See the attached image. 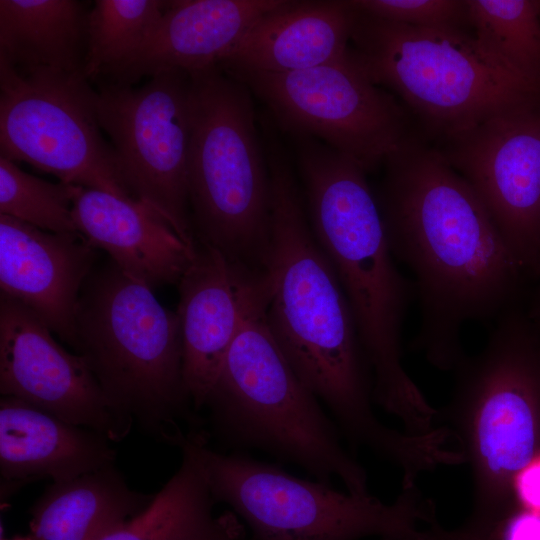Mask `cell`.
Listing matches in <instances>:
<instances>
[{"label":"cell","mask_w":540,"mask_h":540,"mask_svg":"<svg viewBox=\"0 0 540 540\" xmlns=\"http://www.w3.org/2000/svg\"><path fill=\"white\" fill-rule=\"evenodd\" d=\"M376 196L396 260L414 277V347L456 363L461 330L515 307L526 273L468 182L413 134L383 163Z\"/></svg>","instance_id":"6da1fadb"},{"label":"cell","mask_w":540,"mask_h":540,"mask_svg":"<svg viewBox=\"0 0 540 540\" xmlns=\"http://www.w3.org/2000/svg\"><path fill=\"white\" fill-rule=\"evenodd\" d=\"M272 186L267 326L305 387L355 443L376 450L391 431L371 411L369 363L338 278L311 229L295 166L276 131L264 134Z\"/></svg>","instance_id":"7a4b0ae2"},{"label":"cell","mask_w":540,"mask_h":540,"mask_svg":"<svg viewBox=\"0 0 540 540\" xmlns=\"http://www.w3.org/2000/svg\"><path fill=\"white\" fill-rule=\"evenodd\" d=\"M290 138L311 229L374 372L373 396L390 411H407L422 401L401 364L402 328L415 290L396 265L367 173L315 138Z\"/></svg>","instance_id":"3957f363"},{"label":"cell","mask_w":540,"mask_h":540,"mask_svg":"<svg viewBox=\"0 0 540 540\" xmlns=\"http://www.w3.org/2000/svg\"><path fill=\"white\" fill-rule=\"evenodd\" d=\"M74 351L115 408L156 439L175 446L182 423L200 424L184 382L176 311L111 260L82 286Z\"/></svg>","instance_id":"277c9868"},{"label":"cell","mask_w":540,"mask_h":540,"mask_svg":"<svg viewBox=\"0 0 540 540\" xmlns=\"http://www.w3.org/2000/svg\"><path fill=\"white\" fill-rule=\"evenodd\" d=\"M189 73L187 178L195 242L247 271L265 274L272 186L253 93L217 65Z\"/></svg>","instance_id":"5b68a950"},{"label":"cell","mask_w":540,"mask_h":540,"mask_svg":"<svg viewBox=\"0 0 540 540\" xmlns=\"http://www.w3.org/2000/svg\"><path fill=\"white\" fill-rule=\"evenodd\" d=\"M265 306L239 331L207 398L215 435L234 451H262L317 481L330 484L338 477L349 493L367 495L364 470L285 359L267 326Z\"/></svg>","instance_id":"8992f818"},{"label":"cell","mask_w":540,"mask_h":540,"mask_svg":"<svg viewBox=\"0 0 540 540\" xmlns=\"http://www.w3.org/2000/svg\"><path fill=\"white\" fill-rule=\"evenodd\" d=\"M349 49L369 78L399 96L439 141L540 105V88L466 29L413 27L358 12Z\"/></svg>","instance_id":"52a82bcc"},{"label":"cell","mask_w":540,"mask_h":540,"mask_svg":"<svg viewBox=\"0 0 540 540\" xmlns=\"http://www.w3.org/2000/svg\"><path fill=\"white\" fill-rule=\"evenodd\" d=\"M207 439L201 435L198 447L212 497L245 522L253 540H408L414 532L401 502L344 494L245 452L216 451Z\"/></svg>","instance_id":"ba28073f"},{"label":"cell","mask_w":540,"mask_h":540,"mask_svg":"<svg viewBox=\"0 0 540 540\" xmlns=\"http://www.w3.org/2000/svg\"><path fill=\"white\" fill-rule=\"evenodd\" d=\"M231 76L262 100L276 128L315 138L366 173L412 135L395 95L369 78L350 49L341 59L305 70Z\"/></svg>","instance_id":"9c48e42d"},{"label":"cell","mask_w":540,"mask_h":540,"mask_svg":"<svg viewBox=\"0 0 540 540\" xmlns=\"http://www.w3.org/2000/svg\"><path fill=\"white\" fill-rule=\"evenodd\" d=\"M97 122L111 140L128 194L162 216L195 245L188 197L191 76L174 69L141 87L99 83Z\"/></svg>","instance_id":"30bf717a"},{"label":"cell","mask_w":540,"mask_h":540,"mask_svg":"<svg viewBox=\"0 0 540 540\" xmlns=\"http://www.w3.org/2000/svg\"><path fill=\"white\" fill-rule=\"evenodd\" d=\"M83 74L21 73L0 62V151L61 182L132 198L101 134Z\"/></svg>","instance_id":"8fae6325"},{"label":"cell","mask_w":540,"mask_h":540,"mask_svg":"<svg viewBox=\"0 0 540 540\" xmlns=\"http://www.w3.org/2000/svg\"><path fill=\"white\" fill-rule=\"evenodd\" d=\"M439 142L438 150L534 277L540 263V105L493 116Z\"/></svg>","instance_id":"7c38bea8"},{"label":"cell","mask_w":540,"mask_h":540,"mask_svg":"<svg viewBox=\"0 0 540 540\" xmlns=\"http://www.w3.org/2000/svg\"><path fill=\"white\" fill-rule=\"evenodd\" d=\"M0 392L113 442L124 439L133 425L80 355L61 346L33 311L1 294Z\"/></svg>","instance_id":"4fadbf2b"},{"label":"cell","mask_w":540,"mask_h":540,"mask_svg":"<svg viewBox=\"0 0 540 540\" xmlns=\"http://www.w3.org/2000/svg\"><path fill=\"white\" fill-rule=\"evenodd\" d=\"M177 287L184 382L198 411L239 331L266 304V274L247 271L195 242L194 260Z\"/></svg>","instance_id":"5bb4252c"},{"label":"cell","mask_w":540,"mask_h":540,"mask_svg":"<svg viewBox=\"0 0 540 540\" xmlns=\"http://www.w3.org/2000/svg\"><path fill=\"white\" fill-rule=\"evenodd\" d=\"M96 249L80 234H56L0 214L1 295L33 311L73 350L82 286Z\"/></svg>","instance_id":"9a60e30c"},{"label":"cell","mask_w":540,"mask_h":540,"mask_svg":"<svg viewBox=\"0 0 540 540\" xmlns=\"http://www.w3.org/2000/svg\"><path fill=\"white\" fill-rule=\"evenodd\" d=\"M283 0H177L149 39L98 83L132 86L168 70L193 72L218 65L246 31Z\"/></svg>","instance_id":"2e32d148"},{"label":"cell","mask_w":540,"mask_h":540,"mask_svg":"<svg viewBox=\"0 0 540 540\" xmlns=\"http://www.w3.org/2000/svg\"><path fill=\"white\" fill-rule=\"evenodd\" d=\"M72 211L78 232L90 245L152 290L178 285L194 260L195 245L136 199L76 185Z\"/></svg>","instance_id":"e0dca14e"},{"label":"cell","mask_w":540,"mask_h":540,"mask_svg":"<svg viewBox=\"0 0 540 540\" xmlns=\"http://www.w3.org/2000/svg\"><path fill=\"white\" fill-rule=\"evenodd\" d=\"M357 16L351 0H283L217 66L230 75L288 73L336 61L349 51Z\"/></svg>","instance_id":"ac0fdd59"},{"label":"cell","mask_w":540,"mask_h":540,"mask_svg":"<svg viewBox=\"0 0 540 540\" xmlns=\"http://www.w3.org/2000/svg\"><path fill=\"white\" fill-rule=\"evenodd\" d=\"M110 442L21 399L0 400V472L6 482H63L113 465Z\"/></svg>","instance_id":"d6986e66"},{"label":"cell","mask_w":540,"mask_h":540,"mask_svg":"<svg viewBox=\"0 0 540 540\" xmlns=\"http://www.w3.org/2000/svg\"><path fill=\"white\" fill-rule=\"evenodd\" d=\"M201 431L178 441L179 468L141 513L98 540H241L244 525L233 512L215 515L199 453Z\"/></svg>","instance_id":"ffe728a7"},{"label":"cell","mask_w":540,"mask_h":540,"mask_svg":"<svg viewBox=\"0 0 540 540\" xmlns=\"http://www.w3.org/2000/svg\"><path fill=\"white\" fill-rule=\"evenodd\" d=\"M87 19L76 0H0V62L21 73L83 74Z\"/></svg>","instance_id":"44dd1931"},{"label":"cell","mask_w":540,"mask_h":540,"mask_svg":"<svg viewBox=\"0 0 540 540\" xmlns=\"http://www.w3.org/2000/svg\"><path fill=\"white\" fill-rule=\"evenodd\" d=\"M155 495L132 490L114 464L53 482L31 510L33 540H98L145 510Z\"/></svg>","instance_id":"7402d4cb"},{"label":"cell","mask_w":540,"mask_h":540,"mask_svg":"<svg viewBox=\"0 0 540 540\" xmlns=\"http://www.w3.org/2000/svg\"><path fill=\"white\" fill-rule=\"evenodd\" d=\"M161 0H97L88 12L83 75L97 82L132 57L169 6Z\"/></svg>","instance_id":"603a6c76"},{"label":"cell","mask_w":540,"mask_h":540,"mask_svg":"<svg viewBox=\"0 0 540 540\" xmlns=\"http://www.w3.org/2000/svg\"><path fill=\"white\" fill-rule=\"evenodd\" d=\"M472 35L492 56L540 88V19L534 0H466Z\"/></svg>","instance_id":"cb8c5ba5"},{"label":"cell","mask_w":540,"mask_h":540,"mask_svg":"<svg viewBox=\"0 0 540 540\" xmlns=\"http://www.w3.org/2000/svg\"><path fill=\"white\" fill-rule=\"evenodd\" d=\"M75 187L28 174L0 155V214L43 231L80 234L72 211Z\"/></svg>","instance_id":"d4e9b609"},{"label":"cell","mask_w":540,"mask_h":540,"mask_svg":"<svg viewBox=\"0 0 540 540\" xmlns=\"http://www.w3.org/2000/svg\"><path fill=\"white\" fill-rule=\"evenodd\" d=\"M363 14L423 28H460L468 24L466 0H351Z\"/></svg>","instance_id":"484cf974"},{"label":"cell","mask_w":540,"mask_h":540,"mask_svg":"<svg viewBox=\"0 0 540 540\" xmlns=\"http://www.w3.org/2000/svg\"><path fill=\"white\" fill-rule=\"evenodd\" d=\"M516 487L525 506L540 514V455L518 473Z\"/></svg>","instance_id":"4316f807"},{"label":"cell","mask_w":540,"mask_h":540,"mask_svg":"<svg viewBox=\"0 0 540 540\" xmlns=\"http://www.w3.org/2000/svg\"><path fill=\"white\" fill-rule=\"evenodd\" d=\"M505 540H540V514H520L510 523Z\"/></svg>","instance_id":"83f0119b"},{"label":"cell","mask_w":540,"mask_h":540,"mask_svg":"<svg viewBox=\"0 0 540 540\" xmlns=\"http://www.w3.org/2000/svg\"><path fill=\"white\" fill-rule=\"evenodd\" d=\"M534 278L536 280V288L527 312L530 318L540 326V263L534 275Z\"/></svg>","instance_id":"f1b7e54d"},{"label":"cell","mask_w":540,"mask_h":540,"mask_svg":"<svg viewBox=\"0 0 540 540\" xmlns=\"http://www.w3.org/2000/svg\"><path fill=\"white\" fill-rule=\"evenodd\" d=\"M413 540H471V539H466L463 536H455V535L439 533V532H435V533H418L417 532Z\"/></svg>","instance_id":"f546056e"},{"label":"cell","mask_w":540,"mask_h":540,"mask_svg":"<svg viewBox=\"0 0 540 540\" xmlns=\"http://www.w3.org/2000/svg\"><path fill=\"white\" fill-rule=\"evenodd\" d=\"M2 540H33V539L30 536V534H28V535H25V536H16V537L11 538V539H2Z\"/></svg>","instance_id":"4dcf8cb0"},{"label":"cell","mask_w":540,"mask_h":540,"mask_svg":"<svg viewBox=\"0 0 540 540\" xmlns=\"http://www.w3.org/2000/svg\"><path fill=\"white\" fill-rule=\"evenodd\" d=\"M537 12L540 19V1L536 0Z\"/></svg>","instance_id":"1f68e13d"},{"label":"cell","mask_w":540,"mask_h":540,"mask_svg":"<svg viewBox=\"0 0 540 540\" xmlns=\"http://www.w3.org/2000/svg\"><path fill=\"white\" fill-rule=\"evenodd\" d=\"M241 540H253L252 538H244V539H241Z\"/></svg>","instance_id":"d6a6232c"}]
</instances>
